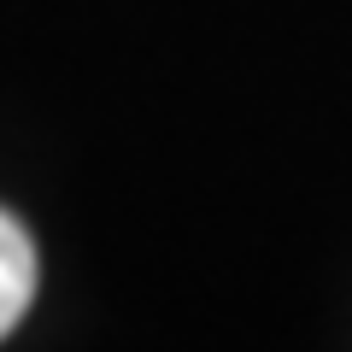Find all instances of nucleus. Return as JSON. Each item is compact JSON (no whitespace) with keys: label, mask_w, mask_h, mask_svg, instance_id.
I'll return each mask as SVG.
<instances>
[{"label":"nucleus","mask_w":352,"mask_h":352,"mask_svg":"<svg viewBox=\"0 0 352 352\" xmlns=\"http://www.w3.org/2000/svg\"><path fill=\"white\" fill-rule=\"evenodd\" d=\"M30 300H36V241L12 212H0V340L18 329Z\"/></svg>","instance_id":"obj_1"}]
</instances>
